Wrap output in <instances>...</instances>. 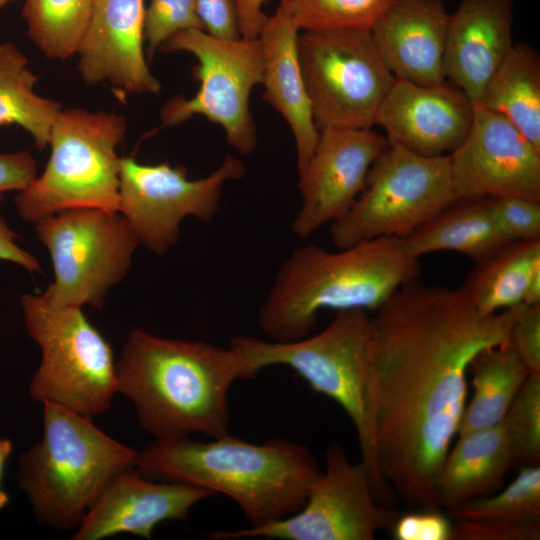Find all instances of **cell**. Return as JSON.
Instances as JSON below:
<instances>
[{
  "label": "cell",
  "instance_id": "8",
  "mask_svg": "<svg viewBox=\"0 0 540 540\" xmlns=\"http://www.w3.org/2000/svg\"><path fill=\"white\" fill-rule=\"evenodd\" d=\"M25 328L41 350L29 395L91 418L111 407L117 391L112 348L82 308L56 305L42 294L20 298Z\"/></svg>",
  "mask_w": 540,
  "mask_h": 540
},
{
  "label": "cell",
  "instance_id": "16",
  "mask_svg": "<svg viewBox=\"0 0 540 540\" xmlns=\"http://www.w3.org/2000/svg\"><path fill=\"white\" fill-rule=\"evenodd\" d=\"M298 172L301 205L291 230L306 239L341 217L361 193L368 171L386 148L387 138L371 129L325 128Z\"/></svg>",
  "mask_w": 540,
  "mask_h": 540
},
{
  "label": "cell",
  "instance_id": "31",
  "mask_svg": "<svg viewBox=\"0 0 540 540\" xmlns=\"http://www.w3.org/2000/svg\"><path fill=\"white\" fill-rule=\"evenodd\" d=\"M395 0H280L301 30L365 29L387 11Z\"/></svg>",
  "mask_w": 540,
  "mask_h": 540
},
{
  "label": "cell",
  "instance_id": "9",
  "mask_svg": "<svg viewBox=\"0 0 540 540\" xmlns=\"http://www.w3.org/2000/svg\"><path fill=\"white\" fill-rule=\"evenodd\" d=\"M457 197L449 155L423 156L388 141L352 206L330 223L338 248L381 237L405 238Z\"/></svg>",
  "mask_w": 540,
  "mask_h": 540
},
{
  "label": "cell",
  "instance_id": "1",
  "mask_svg": "<svg viewBox=\"0 0 540 540\" xmlns=\"http://www.w3.org/2000/svg\"><path fill=\"white\" fill-rule=\"evenodd\" d=\"M511 312L482 314L460 288L401 285L371 317L375 453L385 483L409 506L439 509L437 482L482 350L508 343Z\"/></svg>",
  "mask_w": 540,
  "mask_h": 540
},
{
  "label": "cell",
  "instance_id": "33",
  "mask_svg": "<svg viewBox=\"0 0 540 540\" xmlns=\"http://www.w3.org/2000/svg\"><path fill=\"white\" fill-rule=\"evenodd\" d=\"M190 29L205 31L197 0H150L144 18V41L149 56L172 35Z\"/></svg>",
  "mask_w": 540,
  "mask_h": 540
},
{
  "label": "cell",
  "instance_id": "41",
  "mask_svg": "<svg viewBox=\"0 0 540 540\" xmlns=\"http://www.w3.org/2000/svg\"><path fill=\"white\" fill-rule=\"evenodd\" d=\"M13 449L12 441L9 439H0V510L9 503V496L2 486V475L5 463Z\"/></svg>",
  "mask_w": 540,
  "mask_h": 540
},
{
  "label": "cell",
  "instance_id": "26",
  "mask_svg": "<svg viewBox=\"0 0 540 540\" xmlns=\"http://www.w3.org/2000/svg\"><path fill=\"white\" fill-rule=\"evenodd\" d=\"M480 105L505 117L540 149V57L532 46L513 44L489 79Z\"/></svg>",
  "mask_w": 540,
  "mask_h": 540
},
{
  "label": "cell",
  "instance_id": "20",
  "mask_svg": "<svg viewBox=\"0 0 540 540\" xmlns=\"http://www.w3.org/2000/svg\"><path fill=\"white\" fill-rule=\"evenodd\" d=\"M449 14L443 0H395L370 32L396 79L441 85Z\"/></svg>",
  "mask_w": 540,
  "mask_h": 540
},
{
  "label": "cell",
  "instance_id": "35",
  "mask_svg": "<svg viewBox=\"0 0 540 540\" xmlns=\"http://www.w3.org/2000/svg\"><path fill=\"white\" fill-rule=\"evenodd\" d=\"M508 345L531 374L540 375V305L518 304L509 308Z\"/></svg>",
  "mask_w": 540,
  "mask_h": 540
},
{
  "label": "cell",
  "instance_id": "30",
  "mask_svg": "<svg viewBox=\"0 0 540 540\" xmlns=\"http://www.w3.org/2000/svg\"><path fill=\"white\" fill-rule=\"evenodd\" d=\"M94 0H25L22 17L28 35L50 59L77 54Z\"/></svg>",
  "mask_w": 540,
  "mask_h": 540
},
{
  "label": "cell",
  "instance_id": "14",
  "mask_svg": "<svg viewBox=\"0 0 540 540\" xmlns=\"http://www.w3.org/2000/svg\"><path fill=\"white\" fill-rule=\"evenodd\" d=\"M245 174L243 163L228 156L206 177L189 179L183 166L143 164L132 157L120 161V212L139 244L156 255L166 254L179 240L186 217L210 222L216 216L223 188Z\"/></svg>",
  "mask_w": 540,
  "mask_h": 540
},
{
  "label": "cell",
  "instance_id": "24",
  "mask_svg": "<svg viewBox=\"0 0 540 540\" xmlns=\"http://www.w3.org/2000/svg\"><path fill=\"white\" fill-rule=\"evenodd\" d=\"M514 464L502 422L456 436L437 482L440 508L449 511L494 494Z\"/></svg>",
  "mask_w": 540,
  "mask_h": 540
},
{
  "label": "cell",
  "instance_id": "40",
  "mask_svg": "<svg viewBox=\"0 0 540 540\" xmlns=\"http://www.w3.org/2000/svg\"><path fill=\"white\" fill-rule=\"evenodd\" d=\"M266 0H234L238 26L244 39H258L268 18L262 11Z\"/></svg>",
  "mask_w": 540,
  "mask_h": 540
},
{
  "label": "cell",
  "instance_id": "5",
  "mask_svg": "<svg viewBox=\"0 0 540 540\" xmlns=\"http://www.w3.org/2000/svg\"><path fill=\"white\" fill-rule=\"evenodd\" d=\"M229 346L242 356L247 378L270 366H286L312 390L337 402L354 425L361 461L369 470L378 502L384 505L390 499L391 489L382 478L375 453V355L367 311H337L326 328L297 341L234 336Z\"/></svg>",
  "mask_w": 540,
  "mask_h": 540
},
{
  "label": "cell",
  "instance_id": "17",
  "mask_svg": "<svg viewBox=\"0 0 540 540\" xmlns=\"http://www.w3.org/2000/svg\"><path fill=\"white\" fill-rule=\"evenodd\" d=\"M474 104L448 81L420 85L395 79L382 102L375 124L387 140L423 156L449 155L468 135Z\"/></svg>",
  "mask_w": 540,
  "mask_h": 540
},
{
  "label": "cell",
  "instance_id": "37",
  "mask_svg": "<svg viewBox=\"0 0 540 540\" xmlns=\"http://www.w3.org/2000/svg\"><path fill=\"white\" fill-rule=\"evenodd\" d=\"M205 31L222 39L241 38L234 0H197Z\"/></svg>",
  "mask_w": 540,
  "mask_h": 540
},
{
  "label": "cell",
  "instance_id": "21",
  "mask_svg": "<svg viewBox=\"0 0 540 540\" xmlns=\"http://www.w3.org/2000/svg\"><path fill=\"white\" fill-rule=\"evenodd\" d=\"M514 0H460L449 14L445 74L473 102L513 46Z\"/></svg>",
  "mask_w": 540,
  "mask_h": 540
},
{
  "label": "cell",
  "instance_id": "23",
  "mask_svg": "<svg viewBox=\"0 0 540 540\" xmlns=\"http://www.w3.org/2000/svg\"><path fill=\"white\" fill-rule=\"evenodd\" d=\"M456 519L452 540H539L540 466H522L497 494L449 511Z\"/></svg>",
  "mask_w": 540,
  "mask_h": 540
},
{
  "label": "cell",
  "instance_id": "29",
  "mask_svg": "<svg viewBox=\"0 0 540 540\" xmlns=\"http://www.w3.org/2000/svg\"><path fill=\"white\" fill-rule=\"evenodd\" d=\"M36 82L24 54L13 43H0V126L21 127L44 149L62 107L38 95Z\"/></svg>",
  "mask_w": 540,
  "mask_h": 540
},
{
  "label": "cell",
  "instance_id": "12",
  "mask_svg": "<svg viewBox=\"0 0 540 540\" xmlns=\"http://www.w3.org/2000/svg\"><path fill=\"white\" fill-rule=\"evenodd\" d=\"M162 52L184 51L197 59L194 76L200 86L192 98L177 96L161 111L164 126L181 124L200 114L220 125L228 143L240 154L252 153L256 127L249 109L251 90L262 81L263 58L258 39H222L204 30L172 35Z\"/></svg>",
  "mask_w": 540,
  "mask_h": 540
},
{
  "label": "cell",
  "instance_id": "43",
  "mask_svg": "<svg viewBox=\"0 0 540 540\" xmlns=\"http://www.w3.org/2000/svg\"><path fill=\"white\" fill-rule=\"evenodd\" d=\"M11 0H0V8Z\"/></svg>",
  "mask_w": 540,
  "mask_h": 540
},
{
  "label": "cell",
  "instance_id": "3",
  "mask_svg": "<svg viewBox=\"0 0 540 540\" xmlns=\"http://www.w3.org/2000/svg\"><path fill=\"white\" fill-rule=\"evenodd\" d=\"M145 477L201 487L232 499L249 527L288 517L305 503L321 472L312 451L282 438L250 443L229 433L206 442L155 439L138 452Z\"/></svg>",
  "mask_w": 540,
  "mask_h": 540
},
{
  "label": "cell",
  "instance_id": "2",
  "mask_svg": "<svg viewBox=\"0 0 540 540\" xmlns=\"http://www.w3.org/2000/svg\"><path fill=\"white\" fill-rule=\"evenodd\" d=\"M117 391L133 403L139 424L155 439L228 433V393L247 378L241 355L203 341L128 335L116 361Z\"/></svg>",
  "mask_w": 540,
  "mask_h": 540
},
{
  "label": "cell",
  "instance_id": "10",
  "mask_svg": "<svg viewBox=\"0 0 540 540\" xmlns=\"http://www.w3.org/2000/svg\"><path fill=\"white\" fill-rule=\"evenodd\" d=\"M297 46L317 129H371L396 78L370 30H304Z\"/></svg>",
  "mask_w": 540,
  "mask_h": 540
},
{
  "label": "cell",
  "instance_id": "36",
  "mask_svg": "<svg viewBox=\"0 0 540 540\" xmlns=\"http://www.w3.org/2000/svg\"><path fill=\"white\" fill-rule=\"evenodd\" d=\"M396 540H452L453 524L439 509H419L394 520Z\"/></svg>",
  "mask_w": 540,
  "mask_h": 540
},
{
  "label": "cell",
  "instance_id": "13",
  "mask_svg": "<svg viewBox=\"0 0 540 540\" xmlns=\"http://www.w3.org/2000/svg\"><path fill=\"white\" fill-rule=\"evenodd\" d=\"M325 470L311 484L304 505L272 523L234 531H213V540L263 537L281 540H373L395 518L375 495L363 461L352 463L337 441L325 450Z\"/></svg>",
  "mask_w": 540,
  "mask_h": 540
},
{
  "label": "cell",
  "instance_id": "39",
  "mask_svg": "<svg viewBox=\"0 0 540 540\" xmlns=\"http://www.w3.org/2000/svg\"><path fill=\"white\" fill-rule=\"evenodd\" d=\"M17 239V234L0 218V260L21 266L29 273L41 272L38 259L21 248Z\"/></svg>",
  "mask_w": 540,
  "mask_h": 540
},
{
  "label": "cell",
  "instance_id": "11",
  "mask_svg": "<svg viewBox=\"0 0 540 540\" xmlns=\"http://www.w3.org/2000/svg\"><path fill=\"white\" fill-rule=\"evenodd\" d=\"M35 225L54 272L43 297L61 306L101 308L128 273L139 245L124 216L98 208L70 209Z\"/></svg>",
  "mask_w": 540,
  "mask_h": 540
},
{
  "label": "cell",
  "instance_id": "15",
  "mask_svg": "<svg viewBox=\"0 0 540 540\" xmlns=\"http://www.w3.org/2000/svg\"><path fill=\"white\" fill-rule=\"evenodd\" d=\"M449 159L457 198L512 195L540 201V149L480 104H474L470 131Z\"/></svg>",
  "mask_w": 540,
  "mask_h": 540
},
{
  "label": "cell",
  "instance_id": "19",
  "mask_svg": "<svg viewBox=\"0 0 540 540\" xmlns=\"http://www.w3.org/2000/svg\"><path fill=\"white\" fill-rule=\"evenodd\" d=\"M144 0H94L80 43L78 69L90 85L109 83L127 93H159L144 54Z\"/></svg>",
  "mask_w": 540,
  "mask_h": 540
},
{
  "label": "cell",
  "instance_id": "38",
  "mask_svg": "<svg viewBox=\"0 0 540 540\" xmlns=\"http://www.w3.org/2000/svg\"><path fill=\"white\" fill-rule=\"evenodd\" d=\"M37 176V162L27 151L0 153V201L24 189Z\"/></svg>",
  "mask_w": 540,
  "mask_h": 540
},
{
  "label": "cell",
  "instance_id": "22",
  "mask_svg": "<svg viewBox=\"0 0 540 540\" xmlns=\"http://www.w3.org/2000/svg\"><path fill=\"white\" fill-rule=\"evenodd\" d=\"M299 28L292 17L278 7L267 18L258 40L263 58V98L288 123L296 145L298 172L310 160L319 138L299 58Z\"/></svg>",
  "mask_w": 540,
  "mask_h": 540
},
{
  "label": "cell",
  "instance_id": "28",
  "mask_svg": "<svg viewBox=\"0 0 540 540\" xmlns=\"http://www.w3.org/2000/svg\"><path fill=\"white\" fill-rule=\"evenodd\" d=\"M473 393L457 436L499 424L530 373L508 344L482 350L471 361Z\"/></svg>",
  "mask_w": 540,
  "mask_h": 540
},
{
  "label": "cell",
  "instance_id": "34",
  "mask_svg": "<svg viewBox=\"0 0 540 540\" xmlns=\"http://www.w3.org/2000/svg\"><path fill=\"white\" fill-rule=\"evenodd\" d=\"M490 198L494 218L510 240L540 239V201L512 195Z\"/></svg>",
  "mask_w": 540,
  "mask_h": 540
},
{
  "label": "cell",
  "instance_id": "18",
  "mask_svg": "<svg viewBox=\"0 0 540 540\" xmlns=\"http://www.w3.org/2000/svg\"><path fill=\"white\" fill-rule=\"evenodd\" d=\"M214 494L180 482L157 481L131 468L117 474L86 512L73 540H101L121 533L146 539L168 520H185L189 511Z\"/></svg>",
  "mask_w": 540,
  "mask_h": 540
},
{
  "label": "cell",
  "instance_id": "27",
  "mask_svg": "<svg viewBox=\"0 0 540 540\" xmlns=\"http://www.w3.org/2000/svg\"><path fill=\"white\" fill-rule=\"evenodd\" d=\"M540 268V239L510 241L475 263L459 287L482 314L523 303L528 282Z\"/></svg>",
  "mask_w": 540,
  "mask_h": 540
},
{
  "label": "cell",
  "instance_id": "25",
  "mask_svg": "<svg viewBox=\"0 0 540 540\" xmlns=\"http://www.w3.org/2000/svg\"><path fill=\"white\" fill-rule=\"evenodd\" d=\"M510 240L499 228L490 196L460 197L403 238L406 251L415 258L437 251H455L475 263Z\"/></svg>",
  "mask_w": 540,
  "mask_h": 540
},
{
  "label": "cell",
  "instance_id": "32",
  "mask_svg": "<svg viewBox=\"0 0 540 540\" xmlns=\"http://www.w3.org/2000/svg\"><path fill=\"white\" fill-rule=\"evenodd\" d=\"M501 422L512 449L514 464L538 465L540 461V375H529Z\"/></svg>",
  "mask_w": 540,
  "mask_h": 540
},
{
  "label": "cell",
  "instance_id": "7",
  "mask_svg": "<svg viewBox=\"0 0 540 540\" xmlns=\"http://www.w3.org/2000/svg\"><path fill=\"white\" fill-rule=\"evenodd\" d=\"M126 131L121 115L62 109L50 132L45 170L15 197L18 215L36 224L70 209L118 211L121 158L116 150Z\"/></svg>",
  "mask_w": 540,
  "mask_h": 540
},
{
  "label": "cell",
  "instance_id": "4",
  "mask_svg": "<svg viewBox=\"0 0 540 540\" xmlns=\"http://www.w3.org/2000/svg\"><path fill=\"white\" fill-rule=\"evenodd\" d=\"M420 273L419 259L406 251L403 238L381 237L338 252L309 243L279 266L257 323L270 341H297L311 334L321 310L375 312Z\"/></svg>",
  "mask_w": 540,
  "mask_h": 540
},
{
  "label": "cell",
  "instance_id": "42",
  "mask_svg": "<svg viewBox=\"0 0 540 540\" xmlns=\"http://www.w3.org/2000/svg\"><path fill=\"white\" fill-rule=\"evenodd\" d=\"M523 303L526 305H540V268L533 273L528 282Z\"/></svg>",
  "mask_w": 540,
  "mask_h": 540
},
{
  "label": "cell",
  "instance_id": "6",
  "mask_svg": "<svg viewBox=\"0 0 540 540\" xmlns=\"http://www.w3.org/2000/svg\"><path fill=\"white\" fill-rule=\"evenodd\" d=\"M42 404L43 436L20 457L19 486L37 520L72 530L111 479L136 467L138 451L104 433L91 418Z\"/></svg>",
  "mask_w": 540,
  "mask_h": 540
}]
</instances>
